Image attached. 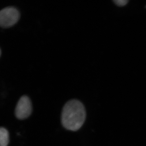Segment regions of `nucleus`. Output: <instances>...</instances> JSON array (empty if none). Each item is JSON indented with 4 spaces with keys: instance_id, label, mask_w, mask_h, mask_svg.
Wrapping results in <instances>:
<instances>
[{
    "instance_id": "3",
    "label": "nucleus",
    "mask_w": 146,
    "mask_h": 146,
    "mask_svg": "<svg viewBox=\"0 0 146 146\" xmlns=\"http://www.w3.org/2000/svg\"><path fill=\"white\" fill-rule=\"evenodd\" d=\"M32 106L31 101L27 96H23L18 101L16 109L15 115L18 119H27L31 115Z\"/></svg>"
},
{
    "instance_id": "4",
    "label": "nucleus",
    "mask_w": 146,
    "mask_h": 146,
    "mask_svg": "<svg viewBox=\"0 0 146 146\" xmlns=\"http://www.w3.org/2000/svg\"><path fill=\"white\" fill-rule=\"evenodd\" d=\"M9 133L4 127L0 129V146H7L9 143Z\"/></svg>"
},
{
    "instance_id": "2",
    "label": "nucleus",
    "mask_w": 146,
    "mask_h": 146,
    "mask_svg": "<svg viewBox=\"0 0 146 146\" xmlns=\"http://www.w3.org/2000/svg\"><path fill=\"white\" fill-rule=\"evenodd\" d=\"M20 18V13L16 7H7L0 12V26L3 28H9L13 26Z\"/></svg>"
},
{
    "instance_id": "6",
    "label": "nucleus",
    "mask_w": 146,
    "mask_h": 146,
    "mask_svg": "<svg viewBox=\"0 0 146 146\" xmlns=\"http://www.w3.org/2000/svg\"><path fill=\"white\" fill-rule=\"evenodd\" d=\"M145 7H146V6H145Z\"/></svg>"
},
{
    "instance_id": "5",
    "label": "nucleus",
    "mask_w": 146,
    "mask_h": 146,
    "mask_svg": "<svg viewBox=\"0 0 146 146\" xmlns=\"http://www.w3.org/2000/svg\"><path fill=\"white\" fill-rule=\"evenodd\" d=\"M129 1L127 0H114L113 2L116 5L119 7L124 6L127 4Z\"/></svg>"
},
{
    "instance_id": "1",
    "label": "nucleus",
    "mask_w": 146,
    "mask_h": 146,
    "mask_svg": "<svg viewBox=\"0 0 146 146\" xmlns=\"http://www.w3.org/2000/svg\"><path fill=\"white\" fill-rule=\"evenodd\" d=\"M86 117V110L82 103L77 100H72L63 108L61 123L66 129L76 131L83 125Z\"/></svg>"
}]
</instances>
